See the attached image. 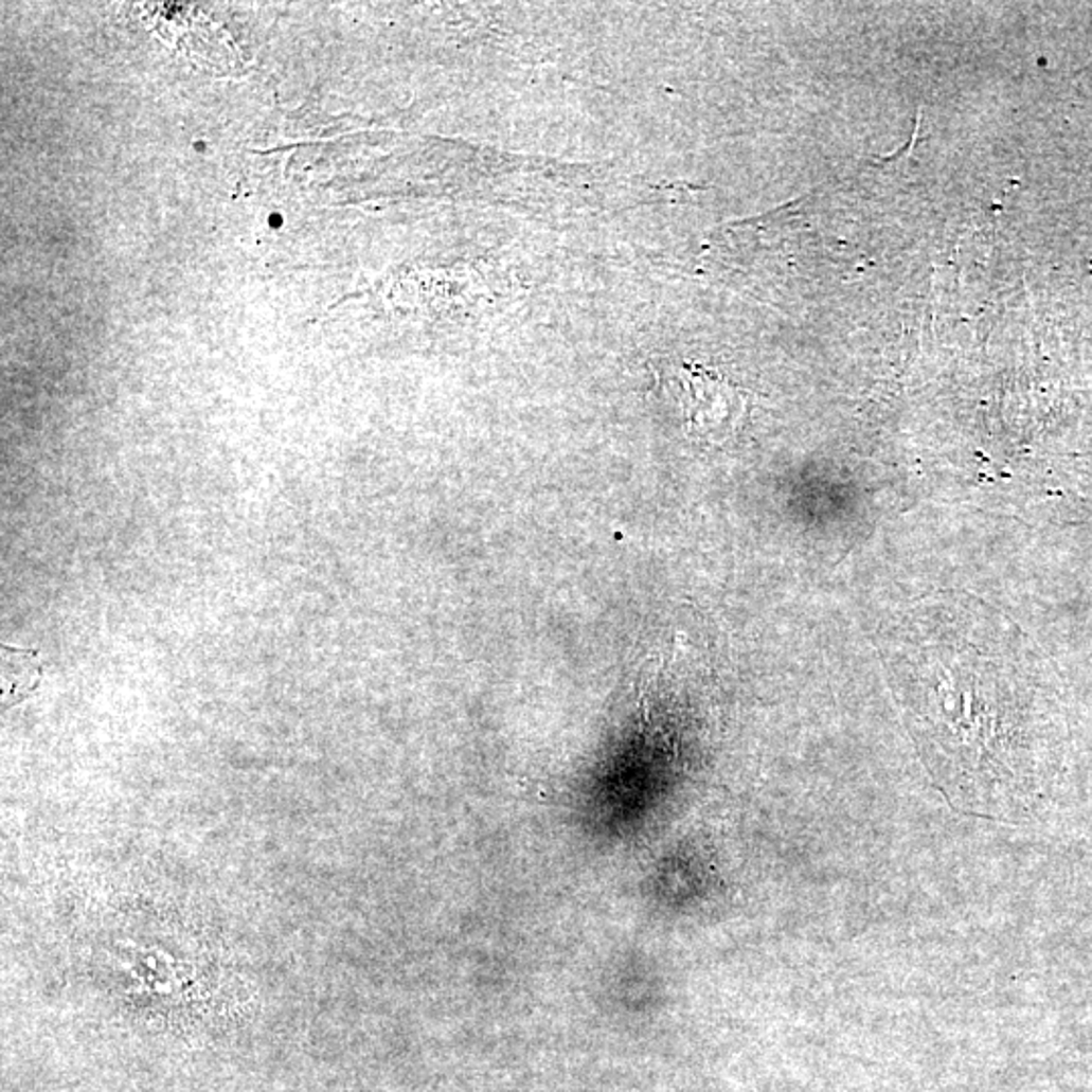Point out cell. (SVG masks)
I'll return each instance as SVG.
<instances>
[{
  "label": "cell",
  "mask_w": 1092,
  "mask_h": 1092,
  "mask_svg": "<svg viewBox=\"0 0 1092 1092\" xmlns=\"http://www.w3.org/2000/svg\"><path fill=\"white\" fill-rule=\"evenodd\" d=\"M680 387V405L694 435L713 444L735 435L747 415V399L736 384L713 369L688 364L682 369Z\"/></svg>",
  "instance_id": "cell-1"
},
{
  "label": "cell",
  "mask_w": 1092,
  "mask_h": 1092,
  "mask_svg": "<svg viewBox=\"0 0 1092 1092\" xmlns=\"http://www.w3.org/2000/svg\"><path fill=\"white\" fill-rule=\"evenodd\" d=\"M269 225H271V227H273V229H278V227H282V225H284V219H282V215H278V213H273V215H271V217H269Z\"/></svg>",
  "instance_id": "cell-2"
},
{
  "label": "cell",
  "mask_w": 1092,
  "mask_h": 1092,
  "mask_svg": "<svg viewBox=\"0 0 1092 1092\" xmlns=\"http://www.w3.org/2000/svg\"><path fill=\"white\" fill-rule=\"evenodd\" d=\"M195 148L201 153V150H204V142H197V144H195Z\"/></svg>",
  "instance_id": "cell-3"
}]
</instances>
